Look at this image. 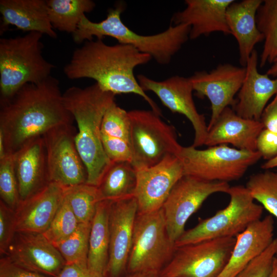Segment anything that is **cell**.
Masks as SVG:
<instances>
[{"instance_id": "cell-1", "label": "cell", "mask_w": 277, "mask_h": 277, "mask_svg": "<svg viewBox=\"0 0 277 277\" xmlns=\"http://www.w3.org/2000/svg\"><path fill=\"white\" fill-rule=\"evenodd\" d=\"M0 106V131L6 154L74 120L64 104L59 81L51 75L37 83L25 84Z\"/></svg>"}, {"instance_id": "cell-2", "label": "cell", "mask_w": 277, "mask_h": 277, "mask_svg": "<svg viewBox=\"0 0 277 277\" xmlns=\"http://www.w3.org/2000/svg\"><path fill=\"white\" fill-rule=\"evenodd\" d=\"M152 58L130 45H108L103 39L87 41L73 52L64 67L67 78H91L104 91L116 94L133 93L143 97L152 110L162 115L157 104L140 86L134 69Z\"/></svg>"}, {"instance_id": "cell-3", "label": "cell", "mask_w": 277, "mask_h": 277, "mask_svg": "<svg viewBox=\"0 0 277 277\" xmlns=\"http://www.w3.org/2000/svg\"><path fill=\"white\" fill-rule=\"evenodd\" d=\"M115 94L103 91L95 83L85 88L72 86L63 93L66 109L77 124L75 137L77 150L86 168V183L97 186L111 162L104 150L101 125Z\"/></svg>"}, {"instance_id": "cell-4", "label": "cell", "mask_w": 277, "mask_h": 277, "mask_svg": "<svg viewBox=\"0 0 277 277\" xmlns=\"http://www.w3.org/2000/svg\"><path fill=\"white\" fill-rule=\"evenodd\" d=\"M124 9L122 3L117 4L110 9L106 18L100 22H92L83 15L72 34L74 43L81 44L93 40V37L103 39L104 36H110L120 44L130 45L149 55L158 64L166 65L189 38L190 27L186 24L173 25L171 23L166 30L157 34H137L122 22L121 16Z\"/></svg>"}, {"instance_id": "cell-5", "label": "cell", "mask_w": 277, "mask_h": 277, "mask_svg": "<svg viewBox=\"0 0 277 277\" xmlns=\"http://www.w3.org/2000/svg\"><path fill=\"white\" fill-rule=\"evenodd\" d=\"M43 34L0 39V104L10 100L25 84L51 76L55 66L43 56Z\"/></svg>"}, {"instance_id": "cell-6", "label": "cell", "mask_w": 277, "mask_h": 277, "mask_svg": "<svg viewBox=\"0 0 277 277\" xmlns=\"http://www.w3.org/2000/svg\"><path fill=\"white\" fill-rule=\"evenodd\" d=\"M227 193L230 198L227 206L185 230L175 242L176 247L214 239L236 237L261 219L263 207L254 203L246 187H230Z\"/></svg>"}, {"instance_id": "cell-7", "label": "cell", "mask_w": 277, "mask_h": 277, "mask_svg": "<svg viewBox=\"0 0 277 277\" xmlns=\"http://www.w3.org/2000/svg\"><path fill=\"white\" fill-rule=\"evenodd\" d=\"M176 248L170 238L163 210L138 213L128 261V274L159 273L169 262Z\"/></svg>"}, {"instance_id": "cell-8", "label": "cell", "mask_w": 277, "mask_h": 277, "mask_svg": "<svg viewBox=\"0 0 277 277\" xmlns=\"http://www.w3.org/2000/svg\"><path fill=\"white\" fill-rule=\"evenodd\" d=\"M177 156L182 163L184 175L227 183L241 178L262 157L258 151L233 148L226 144L205 149L192 145L182 147Z\"/></svg>"}, {"instance_id": "cell-9", "label": "cell", "mask_w": 277, "mask_h": 277, "mask_svg": "<svg viewBox=\"0 0 277 277\" xmlns=\"http://www.w3.org/2000/svg\"><path fill=\"white\" fill-rule=\"evenodd\" d=\"M130 122L131 164L136 170L151 167L170 155L177 156L182 146L174 128L153 110L128 111Z\"/></svg>"}, {"instance_id": "cell-10", "label": "cell", "mask_w": 277, "mask_h": 277, "mask_svg": "<svg viewBox=\"0 0 277 277\" xmlns=\"http://www.w3.org/2000/svg\"><path fill=\"white\" fill-rule=\"evenodd\" d=\"M235 241V237H226L176 247L159 277H217L228 262Z\"/></svg>"}, {"instance_id": "cell-11", "label": "cell", "mask_w": 277, "mask_h": 277, "mask_svg": "<svg viewBox=\"0 0 277 277\" xmlns=\"http://www.w3.org/2000/svg\"><path fill=\"white\" fill-rule=\"evenodd\" d=\"M228 183L207 181L184 175L175 184L165 202L162 209L168 234L175 242L185 232L190 217L211 194L227 193Z\"/></svg>"}, {"instance_id": "cell-12", "label": "cell", "mask_w": 277, "mask_h": 277, "mask_svg": "<svg viewBox=\"0 0 277 277\" xmlns=\"http://www.w3.org/2000/svg\"><path fill=\"white\" fill-rule=\"evenodd\" d=\"M73 124L62 125L47 132L43 138L50 182L65 188L86 183V168L77 150Z\"/></svg>"}, {"instance_id": "cell-13", "label": "cell", "mask_w": 277, "mask_h": 277, "mask_svg": "<svg viewBox=\"0 0 277 277\" xmlns=\"http://www.w3.org/2000/svg\"><path fill=\"white\" fill-rule=\"evenodd\" d=\"M136 78L145 92H153L172 112L182 114L189 120L194 130L192 146L196 148L204 145L208 126L204 115L200 114L195 107L192 96L193 89L189 77L174 75L156 81L140 74Z\"/></svg>"}, {"instance_id": "cell-14", "label": "cell", "mask_w": 277, "mask_h": 277, "mask_svg": "<svg viewBox=\"0 0 277 277\" xmlns=\"http://www.w3.org/2000/svg\"><path fill=\"white\" fill-rule=\"evenodd\" d=\"M245 73V67L226 63L209 72L196 71L189 77L196 95L206 97L210 102L211 115L208 130L225 108L234 105V96L242 85Z\"/></svg>"}, {"instance_id": "cell-15", "label": "cell", "mask_w": 277, "mask_h": 277, "mask_svg": "<svg viewBox=\"0 0 277 277\" xmlns=\"http://www.w3.org/2000/svg\"><path fill=\"white\" fill-rule=\"evenodd\" d=\"M136 171L134 195L140 213L162 209L174 186L184 175L182 163L175 155L167 156L159 163Z\"/></svg>"}, {"instance_id": "cell-16", "label": "cell", "mask_w": 277, "mask_h": 277, "mask_svg": "<svg viewBox=\"0 0 277 277\" xmlns=\"http://www.w3.org/2000/svg\"><path fill=\"white\" fill-rule=\"evenodd\" d=\"M137 212L138 205L134 195L110 201L107 277H121L127 270Z\"/></svg>"}, {"instance_id": "cell-17", "label": "cell", "mask_w": 277, "mask_h": 277, "mask_svg": "<svg viewBox=\"0 0 277 277\" xmlns=\"http://www.w3.org/2000/svg\"><path fill=\"white\" fill-rule=\"evenodd\" d=\"M25 269L56 277L66 265L57 248L43 233L15 232L6 255Z\"/></svg>"}, {"instance_id": "cell-18", "label": "cell", "mask_w": 277, "mask_h": 277, "mask_svg": "<svg viewBox=\"0 0 277 277\" xmlns=\"http://www.w3.org/2000/svg\"><path fill=\"white\" fill-rule=\"evenodd\" d=\"M65 195V187L50 182L28 199L21 201L15 211V232L43 233L58 210Z\"/></svg>"}, {"instance_id": "cell-19", "label": "cell", "mask_w": 277, "mask_h": 277, "mask_svg": "<svg viewBox=\"0 0 277 277\" xmlns=\"http://www.w3.org/2000/svg\"><path fill=\"white\" fill-rule=\"evenodd\" d=\"M258 55L254 49L245 66L246 73L232 109L240 116L260 121L266 105L277 94V77L271 79L258 72Z\"/></svg>"}, {"instance_id": "cell-20", "label": "cell", "mask_w": 277, "mask_h": 277, "mask_svg": "<svg viewBox=\"0 0 277 277\" xmlns=\"http://www.w3.org/2000/svg\"><path fill=\"white\" fill-rule=\"evenodd\" d=\"M234 0H186V7L173 14L171 24L190 27L189 38L195 39L215 32L231 34L226 10Z\"/></svg>"}, {"instance_id": "cell-21", "label": "cell", "mask_w": 277, "mask_h": 277, "mask_svg": "<svg viewBox=\"0 0 277 277\" xmlns=\"http://www.w3.org/2000/svg\"><path fill=\"white\" fill-rule=\"evenodd\" d=\"M13 155L20 201H23L50 183L43 137L29 142Z\"/></svg>"}, {"instance_id": "cell-22", "label": "cell", "mask_w": 277, "mask_h": 277, "mask_svg": "<svg viewBox=\"0 0 277 277\" xmlns=\"http://www.w3.org/2000/svg\"><path fill=\"white\" fill-rule=\"evenodd\" d=\"M274 225L273 216L268 215L237 235L228 262L217 277H235L261 254L274 239Z\"/></svg>"}, {"instance_id": "cell-23", "label": "cell", "mask_w": 277, "mask_h": 277, "mask_svg": "<svg viewBox=\"0 0 277 277\" xmlns=\"http://www.w3.org/2000/svg\"><path fill=\"white\" fill-rule=\"evenodd\" d=\"M264 128L260 121L242 117L227 107L208 130L204 145L230 144L239 149L256 151V140Z\"/></svg>"}, {"instance_id": "cell-24", "label": "cell", "mask_w": 277, "mask_h": 277, "mask_svg": "<svg viewBox=\"0 0 277 277\" xmlns=\"http://www.w3.org/2000/svg\"><path fill=\"white\" fill-rule=\"evenodd\" d=\"M1 34L10 25L24 32H37L57 38L48 16L45 0H1Z\"/></svg>"}, {"instance_id": "cell-25", "label": "cell", "mask_w": 277, "mask_h": 277, "mask_svg": "<svg viewBox=\"0 0 277 277\" xmlns=\"http://www.w3.org/2000/svg\"><path fill=\"white\" fill-rule=\"evenodd\" d=\"M262 0L234 1L226 10V21L232 34L235 38L239 50L240 63L243 67L246 63L255 46L264 41L256 21L258 9Z\"/></svg>"}, {"instance_id": "cell-26", "label": "cell", "mask_w": 277, "mask_h": 277, "mask_svg": "<svg viewBox=\"0 0 277 277\" xmlns=\"http://www.w3.org/2000/svg\"><path fill=\"white\" fill-rule=\"evenodd\" d=\"M110 208L109 200H103L97 206L91 222L87 261L88 267L105 276L109 260Z\"/></svg>"}, {"instance_id": "cell-27", "label": "cell", "mask_w": 277, "mask_h": 277, "mask_svg": "<svg viewBox=\"0 0 277 277\" xmlns=\"http://www.w3.org/2000/svg\"><path fill=\"white\" fill-rule=\"evenodd\" d=\"M137 171L131 162H111L97 186L102 200L114 201L134 195Z\"/></svg>"}, {"instance_id": "cell-28", "label": "cell", "mask_w": 277, "mask_h": 277, "mask_svg": "<svg viewBox=\"0 0 277 277\" xmlns=\"http://www.w3.org/2000/svg\"><path fill=\"white\" fill-rule=\"evenodd\" d=\"M48 16L53 29L73 34L82 16L95 7L91 0H46Z\"/></svg>"}, {"instance_id": "cell-29", "label": "cell", "mask_w": 277, "mask_h": 277, "mask_svg": "<svg viewBox=\"0 0 277 277\" xmlns=\"http://www.w3.org/2000/svg\"><path fill=\"white\" fill-rule=\"evenodd\" d=\"M256 21L264 36V45L260 56V67L272 64L277 56V0H265L259 7Z\"/></svg>"}, {"instance_id": "cell-30", "label": "cell", "mask_w": 277, "mask_h": 277, "mask_svg": "<svg viewBox=\"0 0 277 277\" xmlns=\"http://www.w3.org/2000/svg\"><path fill=\"white\" fill-rule=\"evenodd\" d=\"M67 200L79 223H91L98 204L102 201L97 186L84 183L65 188Z\"/></svg>"}, {"instance_id": "cell-31", "label": "cell", "mask_w": 277, "mask_h": 277, "mask_svg": "<svg viewBox=\"0 0 277 277\" xmlns=\"http://www.w3.org/2000/svg\"><path fill=\"white\" fill-rule=\"evenodd\" d=\"M245 187L253 200L277 219V172L266 171L253 174Z\"/></svg>"}, {"instance_id": "cell-32", "label": "cell", "mask_w": 277, "mask_h": 277, "mask_svg": "<svg viewBox=\"0 0 277 277\" xmlns=\"http://www.w3.org/2000/svg\"><path fill=\"white\" fill-rule=\"evenodd\" d=\"M91 226V223H80L73 233L53 245L61 254L66 264L87 265Z\"/></svg>"}, {"instance_id": "cell-33", "label": "cell", "mask_w": 277, "mask_h": 277, "mask_svg": "<svg viewBox=\"0 0 277 277\" xmlns=\"http://www.w3.org/2000/svg\"><path fill=\"white\" fill-rule=\"evenodd\" d=\"M79 223L64 195L53 220L43 234L49 242L55 245L73 233Z\"/></svg>"}, {"instance_id": "cell-34", "label": "cell", "mask_w": 277, "mask_h": 277, "mask_svg": "<svg viewBox=\"0 0 277 277\" xmlns=\"http://www.w3.org/2000/svg\"><path fill=\"white\" fill-rule=\"evenodd\" d=\"M0 195L1 200L15 211L21 201L13 154L0 160Z\"/></svg>"}, {"instance_id": "cell-35", "label": "cell", "mask_w": 277, "mask_h": 277, "mask_svg": "<svg viewBox=\"0 0 277 277\" xmlns=\"http://www.w3.org/2000/svg\"><path fill=\"white\" fill-rule=\"evenodd\" d=\"M101 133L123 139L130 143V122L128 112L115 102L111 104L103 116Z\"/></svg>"}, {"instance_id": "cell-36", "label": "cell", "mask_w": 277, "mask_h": 277, "mask_svg": "<svg viewBox=\"0 0 277 277\" xmlns=\"http://www.w3.org/2000/svg\"><path fill=\"white\" fill-rule=\"evenodd\" d=\"M277 253V237L261 254L251 261L235 277H269Z\"/></svg>"}, {"instance_id": "cell-37", "label": "cell", "mask_w": 277, "mask_h": 277, "mask_svg": "<svg viewBox=\"0 0 277 277\" xmlns=\"http://www.w3.org/2000/svg\"><path fill=\"white\" fill-rule=\"evenodd\" d=\"M103 147L111 162L126 161L131 163L132 151L127 141L101 133Z\"/></svg>"}, {"instance_id": "cell-38", "label": "cell", "mask_w": 277, "mask_h": 277, "mask_svg": "<svg viewBox=\"0 0 277 277\" xmlns=\"http://www.w3.org/2000/svg\"><path fill=\"white\" fill-rule=\"evenodd\" d=\"M15 233V211L0 201V253L6 255Z\"/></svg>"}, {"instance_id": "cell-39", "label": "cell", "mask_w": 277, "mask_h": 277, "mask_svg": "<svg viewBox=\"0 0 277 277\" xmlns=\"http://www.w3.org/2000/svg\"><path fill=\"white\" fill-rule=\"evenodd\" d=\"M256 151L261 156L268 160L277 156V134L264 128L256 143Z\"/></svg>"}, {"instance_id": "cell-40", "label": "cell", "mask_w": 277, "mask_h": 277, "mask_svg": "<svg viewBox=\"0 0 277 277\" xmlns=\"http://www.w3.org/2000/svg\"><path fill=\"white\" fill-rule=\"evenodd\" d=\"M0 277H50L23 268L6 255L0 259Z\"/></svg>"}, {"instance_id": "cell-41", "label": "cell", "mask_w": 277, "mask_h": 277, "mask_svg": "<svg viewBox=\"0 0 277 277\" xmlns=\"http://www.w3.org/2000/svg\"><path fill=\"white\" fill-rule=\"evenodd\" d=\"M56 277H107L88 267L87 265L66 264Z\"/></svg>"}, {"instance_id": "cell-42", "label": "cell", "mask_w": 277, "mask_h": 277, "mask_svg": "<svg viewBox=\"0 0 277 277\" xmlns=\"http://www.w3.org/2000/svg\"><path fill=\"white\" fill-rule=\"evenodd\" d=\"M260 121L265 129L277 134V94L265 108Z\"/></svg>"}, {"instance_id": "cell-43", "label": "cell", "mask_w": 277, "mask_h": 277, "mask_svg": "<svg viewBox=\"0 0 277 277\" xmlns=\"http://www.w3.org/2000/svg\"><path fill=\"white\" fill-rule=\"evenodd\" d=\"M124 277H159V273L152 272H141L130 273Z\"/></svg>"}, {"instance_id": "cell-44", "label": "cell", "mask_w": 277, "mask_h": 277, "mask_svg": "<svg viewBox=\"0 0 277 277\" xmlns=\"http://www.w3.org/2000/svg\"><path fill=\"white\" fill-rule=\"evenodd\" d=\"M272 66L267 70L266 74L268 76L277 77V56L272 63Z\"/></svg>"}, {"instance_id": "cell-45", "label": "cell", "mask_w": 277, "mask_h": 277, "mask_svg": "<svg viewBox=\"0 0 277 277\" xmlns=\"http://www.w3.org/2000/svg\"><path fill=\"white\" fill-rule=\"evenodd\" d=\"M276 167L277 156L268 160L262 166V168L265 169H271Z\"/></svg>"}, {"instance_id": "cell-46", "label": "cell", "mask_w": 277, "mask_h": 277, "mask_svg": "<svg viewBox=\"0 0 277 277\" xmlns=\"http://www.w3.org/2000/svg\"><path fill=\"white\" fill-rule=\"evenodd\" d=\"M6 155L4 135L0 131V160L3 159Z\"/></svg>"}, {"instance_id": "cell-47", "label": "cell", "mask_w": 277, "mask_h": 277, "mask_svg": "<svg viewBox=\"0 0 277 277\" xmlns=\"http://www.w3.org/2000/svg\"><path fill=\"white\" fill-rule=\"evenodd\" d=\"M269 277H277V258L275 257L271 272Z\"/></svg>"}, {"instance_id": "cell-48", "label": "cell", "mask_w": 277, "mask_h": 277, "mask_svg": "<svg viewBox=\"0 0 277 277\" xmlns=\"http://www.w3.org/2000/svg\"><path fill=\"white\" fill-rule=\"evenodd\" d=\"M276 256V258H277V253H276V256Z\"/></svg>"}]
</instances>
